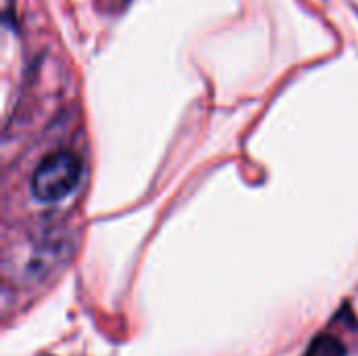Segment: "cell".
I'll use <instances>...</instances> for the list:
<instances>
[{
  "instance_id": "1",
  "label": "cell",
  "mask_w": 358,
  "mask_h": 356,
  "mask_svg": "<svg viewBox=\"0 0 358 356\" xmlns=\"http://www.w3.org/2000/svg\"><path fill=\"white\" fill-rule=\"evenodd\" d=\"M82 178V162L71 151H57L46 155L34 176L31 195L40 204H57L65 199Z\"/></svg>"
},
{
  "instance_id": "2",
  "label": "cell",
  "mask_w": 358,
  "mask_h": 356,
  "mask_svg": "<svg viewBox=\"0 0 358 356\" xmlns=\"http://www.w3.org/2000/svg\"><path fill=\"white\" fill-rule=\"evenodd\" d=\"M304 356H348V348L340 338L331 334H321L308 344Z\"/></svg>"
}]
</instances>
